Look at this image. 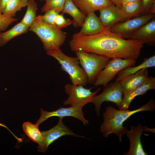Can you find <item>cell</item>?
<instances>
[{
    "mask_svg": "<svg viewBox=\"0 0 155 155\" xmlns=\"http://www.w3.org/2000/svg\"><path fill=\"white\" fill-rule=\"evenodd\" d=\"M143 44L133 39L127 40L105 28L95 35L87 36L79 32L74 34L69 42L73 51H82L109 59L114 58L137 59Z\"/></svg>",
    "mask_w": 155,
    "mask_h": 155,
    "instance_id": "6da1fadb",
    "label": "cell"
},
{
    "mask_svg": "<svg viewBox=\"0 0 155 155\" xmlns=\"http://www.w3.org/2000/svg\"><path fill=\"white\" fill-rule=\"evenodd\" d=\"M155 109V102L152 98L145 104L134 110H118L110 105L106 107L103 114L104 121L100 126V131L105 137H108L111 133L115 134L118 137L119 141L121 142L122 136L127 129L123 126L126 120L137 113L152 111Z\"/></svg>",
    "mask_w": 155,
    "mask_h": 155,
    "instance_id": "7a4b0ae2",
    "label": "cell"
},
{
    "mask_svg": "<svg viewBox=\"0 0 155 155\" xmlns=\"http://www.w3.org/2000/svg\"><path fill=\"white\" fill-rule=\"evenodd\" d=\"M29 30L39 38L47 52L60 49L66 38V33L55 24L47 23L37 18Z\"/></svg>",
    "mask_w": 155,
    "mask_h": 155,
    "instance_id": "3957f363",
    "label": "cell"
},
{
    "mask_svg": "<svg viewBox=\"0 0 155 155\" xmlns=\"http://www.w3.org/2000/svg\"><path fill=\"white\" fill-rule=\"evenodd\" d=\"M47 54L58 61L61 69L69 75L72 84L84 86L88 83L87 75L83 68L79 65V61L77 57L68 56L61 49L47 52Z\"/></svg>",
    "mask_w": 155,
    "mask_h": 155,
    "instance_id": "277c9868",
    "label": "cell"
},
{
    "mask_svg": "<svg viewBox=\"0 0 155 155\" xmlns=\"http://www.w3.org/2000/svg\"><path fill=\"white\" fill-rule=\"evenodd\" d=\"M88 78V83L93 84L101 71L110 59L102 56L82 51L74 52Z\"/></svg>",
    "mask_w": 155,
    "mask_h": 155,
    "instance_id": "5b68a950",
    "label": "cell"
},
{
    "mask_svg": "<svg viewBox=\"0 0 155 155\" xmlns=\"http://www.w3.org/2000/svg\"><path fill=\"white\" fill-rule=\"evenodd\" d=\"M100 71L93 84L95 86H104L114 79L121 70L134 66L136 62L134 59L114 58L111 59Z\"/></svg>",
    "mask_w": 155,
    "mask_h": 155,
    "instance_id": "8992f818",
    "label": "cell"
},
{
    "mask_svg": "<svg viewBox=\"0 0 155 155\" xmlns=\"http://www.w3.org/2000/svg\"><path fill=\"white\" fill-rule=\"evenodd\" d=\"M104 86L103 92L98 95H95L91 102L94 105L96 114L98 116L100 115V111L103 102H112L120 109L123 101V93L119 82H109Z\"/></svg>",
    "mask_w": 155,
    "mask_h": 155,
    "instance_id": "52a82bcc",
    "label": "cell"
},
{
    "mask_svg": "<svg viewBox=\"0 0 155 155\" xmlns=\"http://www.w3.org/2000/svg\"><path fill=\"white\" fill-rule=\"evenodd\" d=\"M94 87L87 89L81 85H73L67 84L65 86V91L69 96L63 102L65 105H69L83 108L86 104L91 102L94 96L100 90L99 88L96 91H91Z\"/></svg>",
    "mask_w": 155,
    "mask_h": 155,
    "instance_id": "ba28073f",
    "label": "cell"
},
{
    "mask_svg": "<svg viewBox=\"0 0 155 155\" xmlns=\"http://www.w3.org/2000/svg\"><path fill=\"white\" fill-rule=\"evenodd\" d=\"M62 117H59L57 124L50 129L41 132L44 142L42 145L38 146V151L44 153L48 149L49 146L61 137L71 135L74 137L85 138L84 136L74 133L63 122Z\"/></svg>",
    "mask_w": 155,
    "mask_h": 155,
    "instance_id": "9c48e42d",
    "label": "cell"
},
{
    "mask_svg": "<svg viewBox=\"0 0 155 155\" xmlns=\"http://www.w3.org/2000/svg\"><path fill=\"white\" fill-rule=\"evenodd\" d=\"M155 18V14L142 15L117 23L110 28L112 32L123 38L137 30Z\"/></svg>",
    "mask_w": 155,
    "mask_h": 155,
    "instance_id": "30bf717a",
    "label": "cell"
},
{
    "mask_svg": "<svg viewBox=\"0 0 155 155\" xmlns=\"http://www.w3.org/2000/svg\"><path fill=\"white\" fill-rule=\"evenodd\" d=\"M144 131L155 133V128H150L143 126L139 123L135 127L131 125V129L125 132L130 141V148L126 155H146L148 154L144 150L141 142L140 137Z\"/></svg>",
    "mask_w": 155,
    "mask_h": 155,
    "instance_id": "8fae6325",
    "label": "cell"
},
{
    "mask_svg": "<svg viewBox=\"0 0 155 155\" xmlns=\"http://www.w3.org/2000/svg\"><path fill=\"white\" fill-rule=\"evenodd\" d=\"M82 108L74 106H71L68 108L61 107L57 110L50 112L41 109L40 117L36 124L39 126L40 124L49 118L53 117L63 118L71 116L76 118L82 121L84 125H86L88 124V121L84 118Z\"/></svg>",
    "mask_w": 155,
    "mask_h": 155,
    "instance_id": "7c38bea8",
    "label": "cell"
},
{
    "mask_svg": "<svg viewBox=\"0 0 155 155\" xmlns=\"http://www.w3.org/2000/svg\"><path fill=\"white\" fill-rule=\"evenodd\" d=\"M99 18L105 28H110L114 25L128 19L122 13L120 8L115 5L100 8Z\"/></svg>",
    "mask_w": 155,
    "mask_h": 155,
    "instance_id": "4fadbf2b",
    "label": "cell"
},
{
    "mask_svg": "<svg viewBox=\"0 0 155 155\" xmlns=\"http://www.w3.org/2000/svg\"><path fill=\"white\" fill-rule=\"evenodd\" d=\"M138 41L143 44L146 43L151 46L155 44V18L134 32L125 36Z\"/></svg>",
    "mask_w": 155,
    "mask_h": 155,
    "instance_id": "5bb4252c",
    "label": "cell"
},
{
    "mask_svg": "<svg viewBox=\"0 0 155 155\" xmlns=\"http://www.w3.org/2000/svg\"><path fill=\"white\" fill-rule=\"evenodd\" d=\"M149 77L147 68L125 77L119 81L123 93L129 92L138 87L143 84Z\"/></svg>",
    "mask_w": 155,
    "mask_h": 155,
    "instance_id": "9a60e30c",
    "label": "cell"
},
{
    "mask_svg": "<svg viewBox=\"0 0 155 155\" xmlns=\"http://www.w3.org/2000/svg\"><path fill=\"white\" fill-rule=\"evenodd\" d=\"M154 89L155 78L152 76L149 77L143 84L138 87L129 92L123 93L122 105L119 110H128L131 102L135 97L146 94L149 90Z\"/></svg>",
    "mask_w": 155,
    "mask_h": 155,
    "instance_id": "2e32d148",
    "label": "cell"
},
{
    "mask_svg": "<svg viewBox=\"0 0 155 155\" xmlns=\"http://www.w3.org/2000/svg\"><path fill=\"white\" fill-rule=\"evenodd\" d=\"M81 27L79 32L87 36L98 34L105 28L94 12H90L86 16Z\"/></svg>",
    "mask_w": 155,
    "mask_h": 155,
    "instance_id": "e0dca14e",
    "label": "cell"
},
{
    "mask_svg": "<svg viewBox=\"0 0 155 155\" xmlns=\"http://www.w3.org/2000/svg\"><path fill=\"white\" fill-rule=\"evenodd\" d=\"M79 9L86 16L90 12H94L100 8L115 5L109 0H72Z\"/></svg>",
    "mask_w": 155,
    "mask_h": 155,
    "instance_id": "ac0fdd59",
    "label": "cell"
},
{
    "mask_svg": "<svg viewBox=\"0 0 155 155\" xmlns=\"http://www.w3.org/2000/svg\"><path fill=\"white\" fill-rule=\"evenodd\" d=\"M62 12L67 13L72 17V24L75 28L81 27L86 16L75 5L72 0H66Z\"/></svg>",
    "mask_w": 155,
    "mask_h": 155,
    "instance_id": "d6986e66",
    "label": "cell"
},
{
    "mask_svg": "<svg viewBox=\"0 0 155 155\" xmlns=\"http://www.w3.org/2000/svg\"><path fill=\"white\" fill-rule=\"evenodd\" d=\"M155 66V55L148 58H145L143 62L140 65L133 67H129L125 68L117 74L118 76L115 81L119 82L125 77L134 73L144 68L153 67Z\"/></svg>",
    "mask_w": 155,
    "mask_h": 155,
    "instance_id": "ffe728a7",
    "label": "cell"
},
{
    "mask_svg": "<svg viewBox=\"0 0 155 155\" xmlns=\"http://www.w3.org/2000/svg\"><path fill=\"white\" fill-rule=\"evenodd\" d=\"M29 28L20 22L7 31L0 32V46H3L13 38L26 33Z\"/></svg>",
    "mask_w": 155,
    "mask_h": 155,
    "instance_id": "44dd1931",
    "label": "cell"
},
{
    "mask_svg": "<svg viewBox=\"0 0 155 155\" xmlns=\"http://www.w3.org/2000/svg\"><path fill=\"white\" fill-rule=\"evenodd\" d=\"M39 126L29 122L24 123L22 128L24 132L32 141L36 143L39 146L42 145L44 141L41 133L38 128Z\"/></svg>",
    "mask_w": 155,
    "mask_h": 155,
    "instance_id": "7402d4cb",
    "label": "cell"
},
{
    "mask_svg": "<svg viewBox=\"0 0 155 155\" xmlns=\"http://www.w3.org/2000/svg\"><path fill=\"white\" fill-rule=\"evenodd\" d=\"M120 9L123 14L128 20L137 16L142 13V1L122 4Z\"/></svg>",
    "mask_w": 155,
    "mask_h": 155,
    "instance_id": "603a6c76",
    "label": "cell"
},
{
    "mask_svg": "<svg viewBox=\"0 0 155 155\" xmlns=\"http://www.w3.org/2000/svg\"><path fill=\"white\" fill-rule=\"evenodd\" d=\"M27 6L26 13L21 22L29 28L36 19L37 4L34 0H29Z\"/></svg>",
    "mask_w": 155,
    "mask_h": 155,
    "instance_id": "cb8c5ba5",
    "label": "cell"
},
{
    "mask_svg": "<svg viewBox=\"0 0 155 155\" xmlns=\"http://www.w3.org/2000/svg\"><path fill=\"white\" fill-rule=\"evenodd\" d=\"M28 0H10L7 4L2 13L14 16L16 12L27 6Z\"/></svg>",
    "mask_w": 155,
    "mask_h": 155,
    "instance_id": "d4e9b609",
    "label": "cell"
},
{
    "mask_svg": "<svg viewBox=\"0 0 155 155\" xmlns=\"http://www.w3.org/2000/svg\"><path fill=\"white\" fill-rule=\"evenodd\" d=\"M66 0H46L41 11L45 12L51 10H54L58 13L62 12Z\"/></svg>",
    "mask_w": 155,
    "mask_h": 155,
    "instance_id": "484cf974",
    "label": "cell"
},
{
    "mask_svg": "<svg viewBox=\"0 0 155 155\" xmlns=\"http://www.w3.org/2000/svg\"><path fill=\"white\" fill-rule=\"evenodd\" d=\"M17 20V18L3 14L0 11V32L5 30L9 26Z\"/></svg>",
    "mask_w": 155,
    "mask_h": 155,
    "instance_id": "4316f807",
    "label": "cell"
},
{
    "mask_svg": "<svg viewBox=\"0 0 155 155\" xmlns=\"http://www.w3.org/2000/svg\"><path fill=\"white\" fill-rule=\"evenodd\" d=\"M45 13L43 15L37 16V18L47 23L55 24V19L59 13L53 10L48 11Z\"/></svg>",
    "mask_w": 155,
    "mask_h": 155,
    "instance_id": "83f0119b",
    "label": "cell"
},
{
    "mask_svg": "<svg viewBox=\"0 0 155 155\" xmlns=\"http://www.w3.org/2000/svg\"><path fill=\"white\" fill-rule=\"evenodd\" d=\"M73 21L69 19L65 18L63 13L59 14L57 16L55 21V25L59 28L61 29L66 28L72 24Z\"/></svg>",
    "mask_w": 155,
    "mask_h": 155,
    "instance_id": "f1b7e54d",
    "label": "cell"
},
{
    "mask_svg": "<svg viewBox=\"0 0 155 155\" xmlns=\"http://www.w3.org/2000/svg\"><path fill=\"white\" fill-rule=\"evenodd\" d=\"M141 1L142 15L147 14L152 5L155 3V0H141Z\"/></svg>",
    "mask_w": 155,
    "mask_h": 155,
    "instance_id": "f546056e",
    "label": "cell"
},
{
    "mask_svg": "<svg viewBox=\"0 0 155 155\" xmlns=\"http://www.w3.org/2000/svg\"><path fill=\"white\" fill-rule=\"evenodd\" d=\"M10 0H0V11L2 13L7 4Z\"/></svg>",
    "mask_w": 155,
    "mask_h": 155,
    "instance_id": "4dcf8cb0",
    "label": "cell"
},
{
    "mask_svg": "<svg viewBox=\"0 0 155 155\" xmlns=\"http://www.w3.org/2000/svg\"><path fill=\"white\" fill-rule=\"evenodd\" d=\"M113 2L117 6L121 8L122 6L120 0H109Z\"/></svg>",
    "mask_w": 155,
    "mask_h": 155,
    "instance_id": "1f68e13d",
    "label": "cell"
},
{
    "mask_svg": "<svg viewBox=\"0 0 155 155\" xmlns=\"http://www.w3.org/2000/svg\"><path fill=\"white\" fill-rule=\"evenodd\" d=\"M0 126L4 127L6 129H7V130H8L9 131H10L11 133L13 135V136L14 137H15L18 140L19 142H21V141L22 140L20 139H19L14 134H13L11 131L8 129V128L5 125L0 123Z\"/></svg>",
    "mask_w": 155,
    "mask_h": 155,
    "instance_id": "d6a6232c",
    "label": "cell"
},
{
    "mask_svg": "<svg viewBox=\"0 0 155 155\" xmlns=\"http://www.w3.org/2000/svg\"><path fill=\"white\" fill-rule=\"evenodd\" d=\"M141 0H120L121 5L128 3L139 1Z\"/></svg>",
    "mask_w": 155,
    "mask_h": 155,
    "instance_id": "836d02e7",
    "label": "cell"
},
{
    "mask_svg": "<svg viewBox=\"0 0 155 155\" xmlns=\"http://www.w3.org/2000/svg\"><path fill=\"white\" fill-rule=\"evenodd\" d=\"M40 1H46V0H40Z\"/></svg>",
    "mask_w": 155,
    "mask_h": 155,
    "instance_id": "e575fe53",
    "label": "cell"
},
{
    "mask_svg": "<svg viewBox=\"0 0 155 155\" xmlns=\"http://www.w3.org/2000/svg\"></svg>",
    "mask_w": 155,
    "mask_h": 155,
    "instance_id": "d590c367",
    "label": "cell"
}]
</instances>
